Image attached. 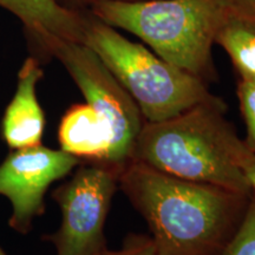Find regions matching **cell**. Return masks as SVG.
I'll use <instances>...</instances> for the list:
<instances>
[{"mask_svg":"<svg viewBox=\"0 0 255 255\" xmlns=\"http://www.w3.org/2000/svg\"><path fill=\"white\" fill-rule=\"evenodd\" d=\"M119 187L143 216L159 255H222L251 194L193 182L130 161Z\"/></svg>","mask_w":255,"mask_h":255,"instance_id":"cell-1","label":"cell"},{"mask_svg":"<svg viewBox=\"0 0 255 255\" xmlns=\"http://www.w3.org/2000/svg\"><path fill=\"white\" fill-rule=\"evenodd\" d=\"M221 98L161 121L144 122L133 144L131 161L171 176L251 194L241 169L248 148Z\"/></svg>","mask_w":255,"mask_h":255,"instance_id":"cell-2","label":"cell"},{"mask_svg":"<svg viewBox=\"0 0 255 255\" xmlns=\"http://www.w3.org/2000/svg\"><path fill=\"white\" fill-rule=\"evenodd\" d=\"M89 12L105 24L138 37L158 57L207 84L218 79L213 46L232 14L228 0L105 1Z\"/></svg>","mask_w":255,"mask_h":255,"instance_id":"cell-3","label":"cell"},{"mask_svg":"<svg viewBox=\"0 0 255 255\" xmlns=\"http://www.w3.org/2000/svg\"><path fill=\"white\" fill-rule=\"evenodd\" d=\"M82 43L131 96L145 122H161L220 98L209 91L207 83L127 39L89 11H84Z\"/></svg>","mask_w":255,"mask_h":255,"instance_id":"cell-4","label":"cell"},{"mask_svg":"<svg viewBox=\"0 0 255 255\" xmlns=\"http://www.w3.org/2000/svg\"><path fill=\"white\" fill-rule=\"evenodd\" d=\"M51 58L62 64L84 96L85 103L104 121L111 139L107 167L121 174L131 161L133 144L145 122L136 102L83 43L62 41L53 47Z\"/></svg>","mask_w":255,"mask_h":255,"instance_id":"cell-5","label":"cell"},{"mask_svg":"<svg viewBox=\"0 0 255 255\" xmlns=\"http://www.w3.org/2000/svg\"><path fill=\"white\" fill-rule=\"evenodd\" d=\"M119 177L107 165L85 163L53 191L62 225L46 239L57 255H100L107 248L104 228Z\"/></svg>","mask_w":255,"mask_h":255,"instance_id":"cell-6","label":"cell"},{"mask_svg":"<svg viewBox=\"0 0 255 255\" xmlns=\"http://www.w3.org/2000/svg\"><path fill=\"white\" fill-rule=\"evenodd\" d=\"M81 163L68 152L43 145L15 149L0 164V195L12 203L8 225L26 234L32 221L44 212V196L51 184Z\"/></svg>","mask_w":255,"mask_h":255,"instance_id":"cell-7","label":"cell"},{"mask_svg":"<svg viewBox=\"0 0 255 255\" xmlns=\"http://www.w3.org/2000/svg\"><path fill=\"white\" fill-rule=\"evenodd\" d=\"M0 7L23 25L37 59L51 58L62 41L82 43L84 11H71L55 0H0Z\"/></svg>","mask_w":255,"mask_h":255,"instance_id":"cell-8","label":"cell"},{"mask_svg":"<svg viewBox=\"0 0 255 255\" xmlns=\"http://www.w3.org/2000/svg\"><path fill=\"white\" fill-rule=\"evenodd\" d=\"M44 72L40 60L31 56L25 59L18 72L17 89L6 108L1 122L5 142L12 149L41 144L45 115L37 96V85Z\"/></svg>","mask_w":255,"mask_h":255,"instance_id":"cell-9","label":"cell"},{"mask_svg":"<svg viewBox=\"0 0 255 255\" xmlns=\"http://www.w3.org/2000/svg\"><path fill=\"white\" fill-rule=\"evenodd\" d=\"M63 151L79 162L107 165L110 154V133L104 121L88 103L73 104L64 114L58 128Z\"/></svg>","mask_w":255,"mask_h":255,"instance_id":"cell-10","label":"cell"},{"mask_svg":"<svg viewBox=\"0 0 255 255\" xmlns=\"http://www.w3.org/2000/svg\"><path fill=\"white\" fill-rule=\"evenodd\" d=\"M226 51L240 79L255 81V23L239 15H229L215 38Z\"/></svg>","mask_w":255,"mask_h":255,"instance_id":"cell-11","label":"cell"},{"mask_svg":"<svg viewBox=\"0 0 255 255\" xmlns=\"http://www.w3.org/2000/svg\"><path fill=\"white\" fill-rule=\"evenodd\" d=\"M222 255H255V194L252 193L250 203L239 228L233 235Z\"/></svg>","mask_w":255,"mask_h":255,"instance_id":"cell-12","label":"cell"},{"mask_svg":"<svg viewBox=\"0 0 255 255\" xmlns=\"http://www.w3.org/2000/svg\"><path fill=\"white\" fill-rule=\"evenodd\" d=\"M238 100L246 124L245 142L252 151H255V81H239Z\"/></svg>","mask_w":255,"mask_h":255,"instance_id":"cell-13","label":"cell"},{"mask_svg":"<svg viewBox=\"0 0 255 255\" xmlns=\"http://www.w3.org/2000/svg\"><path fill=\"white\" fill-rule=\"evenodd\" d=\"M100 255H159L151 238L148 235H129L120 250H105Z\"/></svg>","mask_w":255,"mask_h":255,"instance_id":"cell-14","label":"cell"},{"mask_svg":"<svg viewBox=\"0 0 255 255\" xmlns=\"http://www.w3.org/2000/svg\"><path fill=\"white\" fill-rule=\"evenodd\" d=\"M57 4L63 7L71 9V11H89L92 6L105 1H122V2H136L144 1V0H55Z\"/></svg>","mask_w":255,"mask_h":255,"instance_id":"cell-15","label":"cell"},{"mask_svg":"<svg viewBox=\"0 0 255 255\" xmlns=\"http://www.w3.org/2000/svg\"><path fill=\"white\" fill-rule=\"evenodd\" d=\"M232 12L255 23V0H228Z\"/></svg>","mask_w":255,"mask_h":255,"instance_id":"cell-16","label":"cell"},{"mask_svg":"<svg viewBox=\"0 0 255 255\" xmlns=\"http://www.w3.org/2000/svg\"><path fill=\"white\" fill-rule=\"evenodd\" d=\"M241 168L252 191L255 194V151L250 150L247 152L241 162Z\"/></svg>","mask_w":255,"mask_h":255,"instance_id":"cell-17","label":"cell"},{"mask_svg":"<svg viewBox=\"0 0 255 255\" xmlns=\"http://www.w3.org/2000/svg\"><path fill=\"white\" fill-rule=\"evenodd\" d=\"M0 255H6V254H5V252L1 250V247H0Z\"/></svg>","mask_w":255,"mask_h":255,"instance_id":"cell-18","label":"cell"}]
</instances>
